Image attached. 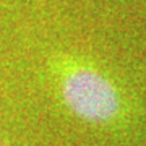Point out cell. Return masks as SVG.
Instances as JSON below:
<instances>
[{
	"mask_svg": "<svg viewBox=\"0 0 146 146\" xmlns=\"http://www.w3.org/2000/svg\"><path fill=\"white\" fill-rule=\"evenodd\" d=\"M0 146H2V145H0Z\"/></svg>",
	"mask_w": 146,
	"mask_h": 146,
	"instance_id": "2",
	"label": "cell"
},
{
	"mask_svg": "<svg viewBox=\"0 0 146 146\" xmlns=\"http://www.w3.org/2000/svg\"><path fill=\"white\" fill-rule=\"evenodd\" d=\"M67 106L83 120L104 123L119 114V93L109 80L91 68H76L62 81Z\"/></svg>",
	"mask_w": 146,
	"mask_h": 146,
	"instance_id": "1",
	"label": "cell"
}]
</instances>
